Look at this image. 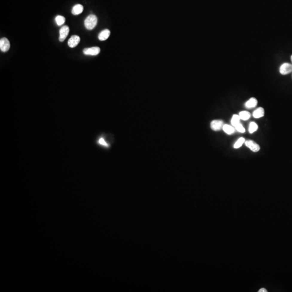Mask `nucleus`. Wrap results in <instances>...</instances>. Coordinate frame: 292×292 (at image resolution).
<instances>
[{
	"label": "nucleus",
	"mask_w": 292,
	"mask_h": 292,
	"mask_svg": "<svg viewBox=\"0 0 292 292\" xmlns=\"http://www.w3.org/2000/svg\"><path fill=\"white\" fill-rule=\"evenodd\" d=\"M97 18L95 15H90L85 19V26L88 30H92L97 26Z\"/></svg>",
	"instance_id": "obj_1"
},
{
	"label": "nucleus",
	"mask_w": 292,
	"mask_h": 292,
	"mask_svg": "<svg viewBox=\"0 0 292 292\" xmlns=\"http://www.w3.org/2000/svg\"><path fill=\"white\" fill-rule=\"evenodd\" d=\"M244 144L246 145V146L250 150H252L253 152H255V153L258 152L260 149V146L258 143H256L255 141L251 140L245 141Z\"/></svg>",
	"instance_id": "obj_2"
},
{
	"label": "nucleus",
	"mask_w": 292,
	"mask_h": 292,
	"mask_svg": "<svg viewBox=\"0 0 292 292\" xmlns=\"http://www.w3.org/2000/svg\"><path fill=\"white\" fill-rule=\"evenodd\" d=\"M280 73L282 75H287L292 71V65L289 63H284L281 65L279 69Z\"/></svg>",
	"instance_id": "obj_3"
},
{
	"label": "nucleus",
	"mask_w": 292,
	"mask_h": 292,
	"mask_svg": "<svg viewBox=\"0 0 292 292\" xmlns=\"http://www.w3.org/2000/svg\"><path fill=\"white\" fill-rule=\"evenodd\" d=\"M224 123L220 120H214L210 123V127L214 131H219L222 129Z\"/></svg>",
	"instance_id": "obj_4"
},
{
	"label": "nucleus",
	"mask_w": 292,
	"mask_h": 292,
	"mask_svg": "<svg viewBox=\"0 0 292 292\" xmlns=\"http://www.w3.org/2000/svg\"><path fill=\"white\" fill-rule=\"evenodd\" d=\"M83 54L85 55H91L95 56L99 54L100 48L98 47H93L89 48H85L83 50Z\"/></svg>",
	"instance_id": "obj_5"
},
{
	"label": "nucleus",
	"mask_w": 292,
	"mask_h": 292,
	"mask_svg": "<svg viewBox=\"0 0 292 292\" xmlns=\"http://www.w3.org/2000/svg\"><path fill=\"white\" fill-rule=\"evenodd\" d=\"M10 42L9 40L6 38L3 37L0 40V49L1 51L3 52H7L9 51L10 48Z\"/></svg>",
	"instance_id": "obj_6"
},
{
	"label": "nucleus",
	"mask_w": 292,
	"mask_h": 292,
	"mask_svg": "<svg viewBox=\"0 0 292 292\" xmlns=\"http://www.w3.org/2000/svg\"><path fill=\"white\" fill-rule=\"evenodd\" d=\"M69 33V28L67 26H63L60 30V37L59 40L60 42H63L65 40Z\"/></svg>",
	"instance_id": "obj_7"
},
{
	"label": "nucleus",
	"mask_w": 292,
	"mask_h": 292,
	"mask_svg": "<svg viewBox=\"0 0 292 292\" xmlns=\"http://www.w3.org/2000/svg\"><path fill=\"white\" fill-rule=\"evenodd\" d=\"M80 42V37L77 35L72 36L68 41V45L69 47L74 48L78 45Z\"/></svg>",
	"instance_id": "obj_8"
},
{
	"label": "nucleus",
	"mask_w": 292,
	"mask_h": 292,
	"mask_svg": "<svg viewBox=\"0 0 292 292\" xmlns=\"http://www.w3.org/2000/svg\"><path fill=\"white\" fill-rule=\"evenodd\" d=\"M258 105V100L254 97H252L245 102L244 106L248 109L254 108Z\"/></svg>",
	"instance_id": "obj_9"
},
{
	"label": "nucleus",
	"mask_w": 292,
	"mask_h": 292,
	"mask_svg": "<svg viewBox=\"0 0 292 292\" xmlns=\"http://www.w3.org/2000/svg\"><path fill=\"white\" fill-rule=\"evenodd\" d=\"M111 34V31L108 29H105L103 31H101L100 33L98 38L100 41H105V40L108 39V37H109Z\"/></svg>",
	"instance_id": "obj_10"
},
{
	"label": "nucleus",
	"mask_w": 292,
	"mask_h": 292,
	"mask_svg": "<svg viewBox=\"0 0 292 292\" xmlns=\"http://www.w3.org/2000/svg\"><path fill=\"white\" fill-rule=\"evenodd\" d=\"M265 115V110L262 107L257 108L253 113V116L255 119H259L264 117Z\"/></svg>",
	"instance_id": "obj_11"
},
{
	"label": "nucleus",
	"mask_w": 292,
	"mask_h": 292,
	"mask_svg": "<svg viewBox=\"0 0 292 292\" xmlns=\"http://www.w3.org/2000/svg\"><path fill=\"white\" fill-rule=\"evenodd\" d=\"M83 10V7L82 5L78 4L73 7V8L71 10V13L74 15H77L82 13Z\"/></svg>",
	"instance_id": "obj_12"
},
{
	"label": "nucleus",
	"mask_w": 292,
	"mask_h": 292,
	"mask_svg": "<svg viewBox=\"0 0 292 292\" xmlns=\"http://www.w3.org/2000/svg\"><path fill=\"white\" fill-rule=\"evenodd\" d=\"M223 131L228 135H232L235 132V128L233 126L229 125H224L222 128Z\"/></svg>",
	"instance_id": "obj_13"
},
{
	"label": "nucleus",
	"mask_w": 292,
	"mask_h": 292,
	"mask_svg": "<svg viewBox=\"0 0 292 292\" xmlns=\"http://www.w3.org/2000/svg\"><path fill=\"white\" fill-rule=\"evenodd\" d=\"M239 116L240 117V119L244 121H246L248 119H250V112L247 111H241L239 113Z\"/></svg>",
	"instance_id": "obj_14"
},
{
	"label": "nucleus",
	"mask_w": 292,
	"mask_h": 292,
	"mask_svg": "<svg viewBox=\"0 0 292 292\" xmlns=\"http://www.w3.org/2000/svg\"><path fill=\"white\" fill-rule=\"evenodd\" d=\"M240 117L239 115L234 114L233 115L231 119V124L233 127H236V125H238L239 123H240Z\"/></svg>",
	"instance_id": "obj_15"
},
{
	"label": "nucleus",
	"mask_w": 292,
	"mask_h": 292,
	"mask_svg": "<svg viewBox=\"0 0 292 292\" xmlns=\"http://www.w3.org/2000/svg\"><path fill=\"white\" fill-rule=\"evenodd\" d=\"M258 129V126L254 122H250L248 127V132L250 134H253L257 131Z\"/></svg>",
	"instance_id": "obj_16"
},
{
	"label": "nucleus",
	"mask_w": 292,
	"mask_h": 292,
	"mask_svg": "<svg viewBox=\"0 0 292 292\" xmlns=\"http://www.w3.org/2000/svg\"><path fill=\"white\" fill-rule=\"evenodd\" d=\"M245 139H244V137H240L239 139L236 141V143H234V148L235 149H238V148H239L241 147L242 146V145L244 144V142H245Z\"/></svg>",
	"instance_id": "obj_17"
},
{
	"label": "nucleus",
	"mask_w": 292,
	"mask_h": 292,
	"mask_svg": "<svg viewBox=\"0 0 292 292\" xmlns=\"http://www.w3.org/2000/svg\"><path fill=\"white\" fill-rule=\"evenodd\" d=\"M65 18L62 16L58 15L55 18V21L58 26H61L65 22Z\"/></svg>",
	"instance_id": "obj_18"
},
{
	"label": "nucleus",
	"mask_w": 292,
	"mask_h": 292,
	"mask_svg": "<svg viewBox=\"0 0 292 292\" xmlns=\"http://www.w3.org/2000/svg\"><path fill=\"white\" fill-rule=\"evenodd\" d=\"M234 128H235V129H236L239 133H244L246 132L245 128L244 127V126H242L241 123H239L238 125H236V127H234Z\"/></svg>",
	"instance_id": "obj_19"
},
{
	"label": "nucleus",
	"mask_w": 292,
	"mask_h": 292,
	"mask_svg": "<svg viewBox=\"0 0 292 292\" xmlns=\"http://www.w3.org/2000/svg\"><path fill=\"white\" fill-rule=\"evenodd\" d=\"M98 142H99V143L100 144V145H102V146H104L105 147H107L108 146V144L107 143V142L105 141V140L103 139V138L100 139Z\"/></svg>",
	"instance_id": "obj_20"
},
{
	"label": "nucleus",
	"mask_w": 292,
	"mask_h": 292,
	"mask_svg": "<svg viewBox=\"0 0 292 292\" xmlns=\"http://www.w3.org/2000/svg\"><path fill=\"white\" fill-rule=\"evenodd\" d=\"M259 292H267V291L265 288H261L259 291Z\"/></svg>",
	"instance_id": "obj_21"
},
{
	"label": "nucleus",
	"mask_w": 292,
	"mask_h": 292,
	"mask_svg": "<svg viewBox=\"0 0 292 292\" xmlns=\"http://www.w3.org/2000/svg\"><path fill=\"white\" fill-rule=\"evenodd\" d=\"M291 61H292V55L291 56Z\"/></svg>",
	"instance_id": "obj_22"
}]
</instances>
